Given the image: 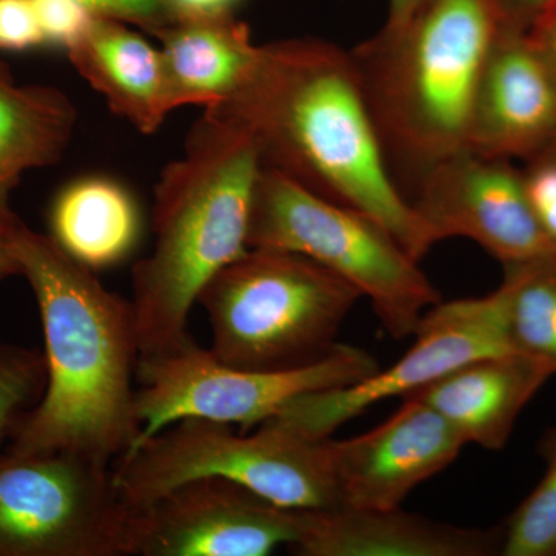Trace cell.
Segmentation results:
<instances>
[{"label":"cell","instance_id":"obj_29","mask_svg":"<svg viewBox=\"0 0 556 556\" xmlns=\"http://www.w3.org/2000/svg\"><path fill=\"white\" fill-rule=\"evenodd\" d=\"M551 5V13L541 21L540 27L530 36L535 40L536 46L540 47L556 72V0Z\"/></svg>","mask_w":556,"mask_h":556},{"label":"cell","instance_id":"obj_18","mask_svg":"<svg viewBox=\"0 0 556 556\" xmlns=\"http://www.w3.org/2000/svg\"><path fill=\"white\" fill-rule=\"evenodd\" d=\"M67 54L116 115L146 135L160 129L170 109L161 53L148 40L124 27L123 21L97 14Z\"/></svg>","mask_w":556,"mask_h":556},{"label":"cell","instance_id":"obj_15","mask_svg":"<svg viewBox=\"0 0 556 556\" xmlns=\"http://www.w3.org/2000/svg\"><path fill=\"white\" fill-rule=\"evenodd\" d=\"M503 529L433 521L401 507L334 506L302 510L291 548L302 556H490L501 554Z\"/></svg>","mask_w":556,"mask_h":556},{"label":"cell","instance_id":"obj_11","mask_svg":"<svg viewBox=\"0 0 556 556\" xmlns=\"http://www.w3.org/2000/svg\"><path fill=\"white\" fill-rule=\"evenodd\" d=\"M417 188L409 203L439 241H475L504 266L556 254L508 160L466 150L424 172Z\"/></svg>","mask_w":556,"mask_h":556},{"label":"cell","instance_id":"obj_27","mask_svg":"<svg viewBox=\"0 0 556 556\" xmlns=\"http://www.w3.org/2000/svg\"><path fill=\"white\" fill-rule=\"evenodd\" d=\"M46 43L31 0H0V50H27Z\"/></svg>","mask_w":556,"mask_h":556},{"label":"cell","instance_id":"obj_21","mask_svg":"<svg viewBox=\"0 0 556 556\" xmlns=\"http://www.w3.org/2000/svg\"><path fill=\"white\" fill-rule=\"evenodd\" d=\"M500 291L515 353L556 375V254L504 266Z\"/></svg>","mask_w":556,"mask_h":556},{"label":"cell","instance_id":"obj_32","mask_svg":"<svg viewBox=\"0 0 556 556\" xmlns=\"http://www.w3.org/2000/svg\"><path fill=\"white\" fill-rule=\"evenodd\" d=\"M521 2L527 7H532V9H544V7L554 3L555 0H521Z\"/></svg>","mask_w":556,"mask_h":556},{"label":"cell","instance_id":"obj_4","mask_svg":"<svg viewBox=\"0 0 556 556\" xmlns=\"http://www.w3.org/2000/svg\"><path fill=\"white\" fill-rule=\"evenodd\" d=\"M504 22L497 0H426L351 53L387 159L420 177L470 148L479 83Z\"/></svg>","mask_w":556,"mask_h":556},{"label":"cell","instance_id":"obj_19","mask_svg":"<svg viewBox=\"0 0 556 556\" xmlns=\"http://www.w3.org/2000/svg\"><path fill=\"white\" fill-rule=\"evenodd\" d=\"M75 104L56 87L20 84L0 61V207L25 172L56 164L75 131Z\"/></svg>","mask_w":556,"mask_h":556},{"label":"cell","instance_id":"obj_12","mask_svg":"<svg viewBox=\"0 0 556 556\" xmlns=\"http://www.w3.org/2000/svg\"><path fill=\"white\" fill-rule=\"evenodd\" d=\"M300 530L302 510L229 479L197 478L141 507L137 556H266Z\"/></svg>","mask_w":556,"mask_h":556},{"label":"cell","instance_id":"obj_20","mask_svg":"<svg viewBox=\"0 0 556 556\" xmlns=\"http://www.w3.org/2000/svg\"><path fill=\"white\" fill-rule=\"evenodd\" d=\"M51 239L97 273L124 262L141 236V212L129 190L104 177L80 178L62 190L50 212Z\"/></svg>","mask_w":556,"mask_h":556},{"label":"cell","instance_id":"obj_8","mask_svg":"<svg viewBox=\"0 0 556 556\" xmlns=\"http://www.w3.org/2000/svg\"><path fill=\"white\" fill-rule=\"evenodd\" d=\"M139 517L110 466L0 450V556H137Z\"/></svg>","mask_w":556,"mask_h":556},{"label":"cell","instance_id":"obj_7","mask_svg":"<svg viewBox=\"0 0 556 556\" xmlns=\"http://www.w3.org/2000/svg\"><path fill=\"white\" fill-rule=\"evenodd\" d=\"M112 468L121 492L137 507L207 477L229 479L294 510L340 506L328 439L305 438L270 420L251 434L214 420H178L139 442Z\"/></svg>","mask_w":556,"mask_h":556},{"label":"cell","instance_id":"obj_5","mask_svg":"<svg viewBox=\"0 0 556 556\" xmlns=\"http://www.w3.org/2000/svg\"><path fill=\"white\" fill-rule=\"evenodd\" d=\"M358 299L356 289L305 255L249 248L201 289L212 356L276 371L327 356Z\"/></svg>","mask_w":556,"mask_h":556},{"label":"cell","instance_id":"obj_3","mask_svg":"<svg viewBox=\"0 0 556 556\" xmlns=\"http://www.w3.org/2000/svg\"><path fill=\"white\" fill-rule=\"evenodd\" d=\"M263 159L243 121L204 109L185 152L161 172L153 200L155 241L131 270L139 361L189 342L190 309L204 285L248 251L252 200Z\"/></svg>","mask_w":556,"mask_h":556},{"label":"cell","instance_id":"obj_16","mask_svg":"<svg viewBox=\"0 0 556 556\" xmlns=\"http://www.w3.org/2000/svg\"><path fill=\"white\" fill-rule=\"evenodd\" d=\"M554 376L525 354L507 353L468 362L401 399L437 409L466 444L500 452L538 391Z\"/></svg>","mask_w":556,"mask_h":556},{"label":"cell","instance_id":"obj_13","mask_svg":"<svg viewBox=\"0 0 556 556\" xmlns=\"http://www.w3.org/2000/svg\"><path fill=\"white\" fill-rule=\"evenodd\" d=\"M464 445L437 409L404 399L375 430L343 441L328 439L340 506L401 507L416 486L452 466Z\"/></svg>","mask_w":556,"mask_h":556},{"label":"cell","instance_id":"obj_17","mask_svg":"<svg viewBox=\"0 0 556 556\" xmlns=\"http://www.w3.org/2000/svg\"><path fill=\"white\" fill-rule=\"evenodd\" d=\"M167 105L228 104L247 83L260 47L247 25L230 17H177L159 33Z\"/></svg>","mask_w":556,"mask_h":556},{"label":"cell","instance_id":"obj_6","mask_svg":"<svg viewBox=\"0 0 556 556\" xmlns=\"http://www.w3.org/2000/svg\"><path fill=\"white\" fill-rule=\"evenodd\" d=\"M248 247L295 252L331 270L371 302L394 340L412 338L424 314L439 303L419 262L378 222L311 192L268 164L255 186Z\"/></svg>","mask_w":556,"mask_h":556},{"label":"cell","instance_id":"obj_24","mask_svg":"<svg viewBox=\"0 0 556 556\" xmlns=\"http://www.w3.org/2000/svg\"><path fill=\"white\" fill-rule=\"evenodd\" d=\"M46 43L70 49L89 30L97 14L83 0H31Z\"/></svg>","mask_w":556,"mask_h":556},{"label":"cell","instance_id":"obj_33","mask_svg":"<svg viewBox=\"0 0 556 556\" xmlns=\"http://www.w3.org/2000/svg\"><path fill=\"white\" fill-rule=\"evenodd\" d=\"M546 150H548V152H554V153H556V139H555V141H554V142H552V144H551V146H548V148H547Z\"/></svg>","mask_w":556,"mask_h":556},{"label":"cell","instance_id":"obj_2","mask_svg":"<svg viewBox=\"0 0 556 556\" xmlns=\"http://www.w3.org/2000/svg\"><path fill=\"white\" fill-rule=\"evenodd\" d=\"M0 236L33 289L46 342L47 386L7 447L72 453L112 467L141 434L137 416L139 345L130 300L50 236L0 207Z\"/></svg>","mask_w":556,"mask_h":556},{"label":"cell","instance_id":"obj_22","mask_svg":"<svg viewBox=\"0 0 556 556\" xmlns=\"http://www.w3.org/2000/svg\"><path fill=\"white\" fill-rule=\"evenodd\" d=\"M543 478L503 529L504 556H556V428L541 439Z\"/></svg>","mask_w":556,"mask_h":556},{"label":"cell","instance_id":"obj_26","mask_svg":"<svg viewBox=\"0 0 556 556\" xmlns=\"http://www.w3.org/2000/svg\"><path fill=\"white\" fill-rule=\"evenodd\" d=\"M94 14L137 24L159 35L174 21L166 0H83Z\"/></svg>","mask_w":556,"mask_h":556},{"label":"cell","instance_id":"obj_14","mask_svg":"<svg viewBox=\"0 0 556 556\" xmlns=\"http://www.w3.org/2000/svg\"><path fill=\"white\" fill-rule=\"evenodd\" d=\"M556 139V72L532 36L504 22L479 83L471 152L533 159Z\"/></svg>","mask_w":556,"mask_h":556},{"label":"cell","instance_id":"obj_10","mask_svg":"<svg viewBox=\"0 0 556 556\" xmlns=\"http://www.w3.org/2000/svg\"><path fill=\"white\" fill-rule=\"evenodd\" d=\"M413 338L412 348L390 368L353 386L295 397L270 422L324 441L378 402L407 396L477 358L515 353L500 288L481 299L437 303Z\"/></svg>","mask_w":556,"mask_h":556},{"label":"cell","instance_id":"obj_31","mask_svg":"<svg viewBox=\"0 0 556 556\" xmlns=\"http://www.w3.org/2000/svg\"><path fill=\"white\" fill-rule=\"evenodd\" d=\"M16 276H21L20 263L14 258L9 244L0 236V281Z\"/></svg>","mask_w":556,"mask_h":556},{"label":"cell","instance_id":"obj_25","mask_svg":"<svg viewBox=\"0 0 556 556\" xmlns=\"http://www.w3.org/2000/svg\"><path fill=\"white\" fill-rule=\"evenodd\" d=\"M530 160L522 174L527 200L541 229L556 244V153L544 150Z\"/></svg>","mask_w":556,"mask_h":556},{"label":"cell","instance_id":"obj_1","mask_svg":"<svg viewBox=\"0 0 556 556\" xmlns=\"http://www.w3.org/2000/svg\"><path fill=\"white\" fill-rule=\"evenodd\" d=\"M225 105L254 135L263 164L375 219L416 262L439 243L396 185L353 54L314 39L260 46Z\"/></svg>","mask_w":556,"mask_h":556},{"label":"cell","instance_id":"obj_28","mask_svg":"<svg viewBox=\"0 0 556 556\" xmlns=\"http://www.w3.org/2000/svg\"><path fill=\"white\" fill-rule=\"evenodd\" d=\"M239 0H166L167 7L177 17H215L230 14Z\"/></svg>","mask_w":556,"mask_h":556},{"label":"cell","instance_id":"obj_9","mask_svg":"<svg viewBox=\"0 0 556 556\" xmlns=\"http://www.w3.org/2000/svg\"><path fill=\"white\" fill-rule=\"evenodd\" d=\"M379 369L371 353L345 343H338L327 356L305 367L276 371L237 368L223 364L190 339L169 353L139 361L141 434L137 444L182 419L214 420L249 431L295 397L353 386Z\"/></svg>","mask_w":556,"mask_h":556},{"label":"cell","instance_id":"obj_30","mask_svg":"<svg viewBox=\"0 0 556 556\" xmlns=\"http://www.w3.org/2000/svg\"><path fill=\"white\" fill-rule=\"evenodd\" d=\"M426 0H390V17L387 25H397L407 21Z\"/></svg>","mask_w":556,"mask_h":556},{"label":"cell","instance_id":"obj_23","mask_svg":"<svg viewBox=\"0 0 556 556\" xmlns=\"http://www.w3.org/2000/svg\"><path fill=\"white\" fill-rule=\"evenodd\" d=\"M46 386L43 353L0 340V450L39 404Z\"/></svg>","mask_w":556,"mask_h":556}]
</instances>
